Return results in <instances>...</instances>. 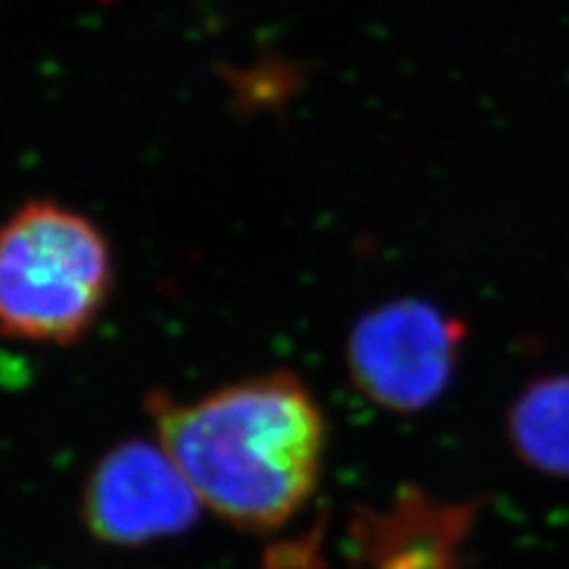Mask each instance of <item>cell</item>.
Wrapping results in <instances>:
<instances>
[{"label": "cell", "mask_w": 569, "mask_h": 569, "mask_svg": "<svg viewBox=\"0 0 569 569\" xmlns=\"http://www.w3.org/2000/svg\"><path fill=\"white\" fill-rule=\"evenodd\" d=\"M458 328L422 301H391L366 313L347 342V368L363 397L411 413L449 382Z\"/></svg>", "instance_id": "cell-3"}, {"label": "cell", "mask_w": 569, "mask_h": 569, "mask_svg": "<svg viewBox=\"0 0 569 569\" xmlns=\"http://www.w3.org/2000/svg\"><path fill=\"white\" fill-rule=\"evenodd\" d=\"M154 432L202 506L244 529H273L311 496L326 418L290 370L226 385L194 401H150Z\"/></svg>", "instance_id": "cell-1"}, {"label": "cell", "mask_w": 569, "mask_h": 569, "mask_svg": "<svg viewBox=\"0 0 569 569\" xmlns=\"http://www.w3.org/2000/svg\"><path fill=\"white\" fill-rule=\"evenodd\" d=\"M110 290V244L77 209L33 200L0 226V335L33 345L77 342Z\"/></svg>", "instance_id": "cell-2"}, {"label": "cell", "mask_w": 569, "mask_h": 569, "mask_svg": "<svg viewBox=\"0 0 569 569\" xmlns=\"http://www.w3.org/2000/svg\"><path fill=\"white\" fill-rule=\"evenodd\" d=\"M200 496L162 443L127 439L107 451L88 477L83 515L98 539L136 546L186 531Z\"/></svg>", "instance_id": "cell-4"}, {"label": "cell", "mask_w": 569, "mask_h": 569, "mask_svg": "<svg viewBox=\"0 0 569 569\" xmlns=\"http://www.w3.org/2000/svg\"><path fill=\"white\" fill-rule=\"evenodd\" d=\"M512 432L531 462L569 475V380L533 387L515 408Z\"/></svg>", "instance_id": "cell-5"}]
</instances>
